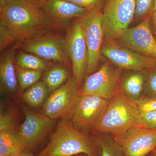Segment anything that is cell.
I'll use <instances>...</instances> for the list:
<instances>
[{"label": "cell", "mask_w": 156, "mask_h": 156, "mask_svg": "<svg viewBox=\"0 0 156 156\" xmlns=\"http://www.w3.org/2000/svg\"><path fill=\"white\" fill-rule=\"evenodd\" d=\"M57 29L32 0H11L0 6V31L13 42L23 41Z\"/></svg>", "instance_id": "obj_1"}, {"label": "cell", "mask_w": 156, "mask_h": 156, "mask_svg": "<svg viewBox=\"0 0 156 156\" xmlns=\"http://www.w3.org/2000/svg\"><path fill=\"white\" fill-rule=\"evenodd\" d=\"M59 121L48 145L37 156H97L100 147L95 139L78 130L68 117Z\"/></svg>", "instance_id": "obj_2"}, {"label": "cell", "mask_w": 156, "mask_h": 156, "mask_svg": "<svg viewBox=\"0 0 156 156\" xmlns=\"http://www.w3.org/2000/svg\"><path fill=\"white\" fill-rule=\"evenodd\" d=\"M140 112L136 102L119 93L109 101L94 131L115 136L138 126Z\"/></svg>", "instance_id": "obj_3"}, {"label": "cell", "mask_w": 156, "mask_h": 156, "mask_svg": "<svg viewBox=\"0 0 156 156\" xmlns=\"http://www.w3.org/2000/svg\"><path fill=\"white\" fill-rule=\"evenodd\" d=\"M135 0H107L102 11L105 41H114L134 20Z\"/></svg>", "instance_id": "obj_4"}, {"label": "cell", "mask_w": 156, "mask_h": 156, "mask_svg": "<svg viewBox=\"0 0 156 156\" xmlns=\"http://www.w3.org/2000/svg\"><path fill=\"white\" fill-rule=\"evenodd\" d=\"M112 62L102 64L85 79L80 94L96 95L110 100L120 93L122 69Z\"/></svg>", "instance_id": "obj_5"}, {"label": "cell", "mask_w": 156, "mask_h": 156, "mask_svg": "<svg viewBox=\"0 0 156 156\" xmlns=\"http://www.w3.org/2000/svg\"><path fill=\"white\" fill-rule=\"evenodd\" d=\"M109 101L96 95L80 94L68 116L81 132L86 134L94 131Z\"/></svg>", "instance_id": "obj_6"}, {"label": "cell", "mask_w": 156, "mask_h": 156, "mask_svg": "<svg viewBox=\"0 0 156 156\" xmlns=\"http://www.w3.org/2000/svg\"><path fill=\"white\" fill-rule=\"evenodd\" d=\"M17 49L46 60L66 63L69 57L66 37L48 32L17 43Z\"/></svg>", "instance_id": "obj_7"}, {"label": "cell", "mask_w": 156, "mask_h": 156, "mask_svg": "<svg viewBox=\"0 0 156 156\" xmlns=\"http://www.w3.org/2000/svg\"><path fill=\"white\" fill-rule=\"evenodd\" d=\"M66 30V50L72 64L73 77L80 83L87 73L88 61V49L81 17Z\"/></svg>", "instance_id": "obj_8"}, {"label": "cell", "mask_w": 156, "mask_h": 156, "mask_svg": "<svg viewBox=\"0 0 156 156\" xmlns=\"http://www.w3.org/2000/svg\"><path fill=\"white\" fill-rule=\"evenodd\" d=\"M101 53L112 63L122 69L143 71L151 69L156 66V58L143 55L114 41H105Z\"/></svg>", "instance_id": "obj_9"}, {"label": "cell", "mask_w": 156, "mask_h": 156, "mask_svg": "<svg viewBox=\"0 0 156 156\" xmlns=\"http://www.w3.org/2000/svg\"><path fill=\"white\" fill-rule=\"evenodd\" d=\"M79 83L72 77L51 92L43 105L41 113L54 120L69 114L80 94Z\"/></svg>", "instance_id": "obj_10"}, {"label": "cell", "mask_w": 156, "mask_h": 156, "mask_svg": "<svg viewBox=\"0 0 156 156\" xmlns=\"http://www.w3.org/2000/svg\"><path fill=\"white\" fill-rule=\"evenodd\" d=\"M81 19L88 49L87 73H92L97 69L101 54L104 39L102 11L100 9L89 11Z\"/></svg>", "instance_id": "obj_11"}, {"label": "cell", "mask_w": 156, "mask_h": 156, "mask_svg": "<svg viewBox=\"0 0 156 156\" xmlns=\"http://www.w3.org/2000/svg\"><path fill=\"white\" fill-rule=\"evenodd\" d=\"M152 14L139 25L124 31L114 41L143 55L156 59V41L150 23Z\"/></svg>", "instance_id": "obj_12"}, {"label": "cell", "mask_w": 156, "mask_h": 156, "mask_svg": "<svg viewBox=\"0 0 156 156\" xmlns=\"http://www.w3.org/2000/svg\"><path fill=\"white\" fill-rule=\"evenodd\" d=\"M113 137L125 156H146L156 148V128L134 126L124 134Z\"/></svg>", "instance_id": "obj_13"}, {"label": "cell", "mask_w": 156, "mask_h": 156, "mask_svg": "<svg viewBox=\"0 0 156 156\" xmlns=\"http://www.w3.org/2000/svg\"><path fill=\"white\" fill-rule=\"evenodd\" d=\"M25 120L21 125L19 133L27 150L36 147L45 139L55 126V120L43 114L32 111L25 106H21Z\"/></svg>", "instance_id": "obj_14"}, {"label": "cell", "mask_w": 156, "mask_h": 156, "mask_svg": "<svg viewBox=\"0 0 156 156\" xmlns=\"http://www.w3.org/2000/svg\"><path fill=\"white\" fill-rule=\"evenodd\" d=\"M37 5L57 29H67L71 19L83 17L89 11L65 0H47Z\"/></svg>", "instance_id": "obj_15"}, {"label": "cell", "mask_w": 156, "mask_h": 156, "mask_svg": "<svg viewBox=\"0 0 156 156\" xmlns=\"http://www.w3.org/2000/svg\"><path fill=\"white\" fill-rule=\"evenodd\" d=\"M17 49L16 44L6 49L1 54L0 78L2 87L7 92L15 93L18 89L16 74L15 57Z\"/></svg>", "instance_id": "obj_16"}, {"label": "cell", "mask_w": 156, "mask_h": 156, "mask_svg": "<svg viewBox=\"0 0 156 156\" xmlns=\"http://www.w3.org/2000/svg\"><path fill=\"white\" fill-rule=\"evenodd\" d=\"M146 75L144 71H131L122 77L120 92L136 102L144 97Z\"/></svg>", "instance_id": "obj_17"}, {"label": "cell", "mask_w": 156, "mask_h": 156, "mask_svg": "<svg viewBox=\"0 0 156 156\" xmlns=\"http://www.w3.org/2000/svg\"><path fill=\"white\" fill-rule=\"evenodd\" d=\"M26 150L19 131L16 129L0 131V154L11 155Z\"/></svg>", "instance_id": "obj_18"}, {"label": "cell", "mask_w": 156, "mask_h": 156, "mask_svg": "<svg viewBox=\"0 0 156 156\" xmlns=\"http://www.w3.org/2000/svg\"><path fill=\"white\" fill-rule=\"evenodd\" d=\"M50 93L43 81H38L29 88L22 95L23 100L29 105L39 107L46 102Z\"/></svg>", "instance_id": "obj_19"}, {"label": "cell", "mask_w": 156, "mask_h": 156, "mask_svg": "<svg viewBox=\"0 0 156 156\" xmlns=\"http://www.w3.org/2000/svg\"><path fill=\"white\" fill-rule=\"evenodd\" d=\"M15 64L21 68L43 72L49 69L51 63L36 55L22 51L15 57Z\"/></svg>", "instance_id": "obj_20"}, {"label": "cell", "mask_w": 156, "mask_h": 156, "mask_svg": "<svg viewBox=\"0 0 156 156\" xmlns=\"http://www.w3.org/2000/svg\"><path fill=\"white\" fill-rule=\"evenodd\" d=\"M68 71L65 68L55 66L49 68L44 75L43 82L52 92L62 86L68 77Z\"/></svg>", "instance_id": "obj_21"}, {"label": "cell", "mask_w": 156, "mask_h": 156, "mask_svg": "<svg viewBox=\"0 0 156 156\" xmlns=\"http://www.w3.org/2000/svg\"><path fill=\"white\" fill-rule=\"evenodd\" d=\"M101 149V156H125L122 150L113 136L99 134L93 137Z\"/></svg>", "instance_id": "obj_22"}, {"label": "cell", "mask_w": 156, "mask_h": 156, "mask_svg": "<svg viewBox=\"0 0 156 156\" xmlns=\"http://www.w3.org/2000/svg\"><path fill=\"white\" fill-rule=\"evenodd\" d=\"M16 70L19 86L22 90L28 89L38 82L43 73L42 71L25 69L17 66Z\"/></svg>", "instance_id": "obj_23"}, {"label": "cell", "mask_w": 156, "mask_h": 156, "mask_svg": "<svg viewBox=\"0 0 156 156\" xmlns=\"http://www.w3.org/2000/svg\"><path fill=\"white\" fill-rule=\"evenodd\" d=\"M135 11L134 20L144 19L153 12L155 0H135Z\"/></svg>", "instance_id": "obj_24"}, {"label": "cell", "mask_w": 156, "mask_h": 156, "mask_svg": "<svg viewBox=\"0 0 156 156\" xmlns=\"http://www.w3.org/2000/svg\"><path fill=\"white\" fill-rule=\"evenodd\" d=\"M138 126L149 129L156 128V111L140 112Z\"/></svg>", "instance_id": "obj_25"}, {"label": "cell", "mask_w": 156, "mask_h": 156, "mask_svg": "<svg viewBox=\"0 0 156 156\" xmlns=\"http://www.w3.org/2000/svg\"><path fill=\"white\" fill-rule=\"evenodd\" d=\"M87 9L88 11L91 10H101L104 4L105 0H65Z\"/></svg>", "instance_id": "obj_26"}, {"label": "cell", "mask_w": 156, "mask_h": 156, "mask_svg": "<svg viewBox=\"0 0 156 156\" xmlns=\"http://www.w3.org/2000/svg\"><path fill=\"white\" fill-rule=\"evenodd\" d=\"M15 120L11 113L3 111L1 108L0 114V131L15 130Z\"/></svg>", "instance_id": "obj_27"}, {"label": "cell", "mask_w": 156, "mask_h": 156, "mask_svg": "<svg viewBox=\"0 0 156 156\" xmlns=\"http://www.w3.org/2000/svg\"><path fill=\"white\" fill-rule=\"evenodd\" d=\"M145 94L146 97H156V69L151 71L146 76Z\"/></svg>", "instance_id": "obj_28"}, {"label": "cell", "mask_w": 156, "mask_h": 156, "mask_svg": "<svg viewBox=\"0 0 156 156\" xmlns=\"http://www.w3.org/2000/svg\"><path fill=\"white\" fill-rule=\"evenodd\" d=\"M140 112H148L156 111V97L144 96L136 101Z\"/></svg>", "instance_id": "obj_29"}, {"label": "cell", "mask_w": 156, "mask_h": 156, "mask_svg": "<svg viewBox=\"0 0 156 156\" xmlns=\"http://www.w3.org/2000/svg\"><path fill=\"white\" fill-rule=\"evenodd\" d=\"M9 156H35L30 151L26 150L22 151L19 152L17 153L13 154Z\"/></svg>", "instance_id": "obj_30"}, {"label": "cell", "mask_w": 156, "mask_h": 156, "mask_svg": "<svg viewBox=\"0 0 156 156\" xmlns=\"http://www.w3.org/2000/svg\"><path fill=\"white\" fill-rule=\"evenodd\" d=\"M151 17L152 18L154 30L155 33L156 35V9L153 12L152 14Z\"/></svg>", "instance_id": "obj_31"}, {"label": "cell", "mask_w": 156, "mask_h": 156, "mask_svg": "<svg viewBox=\"0 0 156 156\" xmlns=\"http://www.w3.org/2000/svg\"><path fill=\"white\" fill-rule=\"evenodd\" d=\"M10 1L11 0H0V6L3 5Z\"/></svg>", "instance_id": "obj_32"}, {"label": "cell", "mask_w": 156, "mask_h": 156, "mask_svg": "<svg viewBox=\"0 0 156 156\" xmlns=\"http://www.w3.org/2000/svg\"><path fill=\"white\" fill-rule=\"evenodd\" d=\"M32 1L37 3V4H39L45 2V1H47V0H32Z\"/></svg>", "instance_id": "obj_33"}, {"label": "cell", "mask_w": 156, "mask_h": 156, "mask_svg": "<svg viewBox=\"0 0 156 156\" xmlns=\"http://www.w3.org/2000/svg\"><path fill=\"white\" fill-rule=\"evenodd\" d=\"M152 152L154 154V156H156V148Z\"/></svg>", "instance_id": "obj_34"}, {"label": "cell", "mask_w": 156, "mask_h": 156, "mask_svg": "<svg viewBox=\"0 0 156 156\" xmlns=\"http://www.w3.org/2000/svg\"><path fill=\"white\" fill-rule=\"evenodd\" d=\"M146 156H154V155L153 153L152 152L149 154H148Z\"/></svg>", "instance_id": "obj_35"}, {"label": "cell", "mask_w": 156, "mask_h": 156, "mask_svg": "<svg viewBox=\"0 0 156 156\" xmlns=\"http://www.w3.org/2000/svg\"><path fill=\"white\" fill-rule=\"evenodd\" d=\"M156 9V0H155L154 1V9L153 11H154Z\"/></svg>", "instance_id": "obj_36"}, {"label": "cell", "mask_w": 156, "mask_h": 156, "mask_svg": "<svg viewBox=\"0 0 156 156\" xmlns=\"http://www.w3.org/2000/svg\"><path fill=\"white\" fill-rule=\"evenodd\" d=\"M9 155L7 154H0V156H9Z\"/></svg>", "instance_id": "obj_37"}]
</instances>
